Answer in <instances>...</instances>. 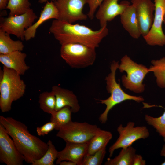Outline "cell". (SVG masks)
Masks as SVG:
<instances>
[{"label": "cell", "mask_w": 165, "mask_h": 165, "mask_svg": "<svg viewBox=\"0 0 165 165\" xmlns=\"http://www.w3.org/2000/svg\"><path fill=\"white\" fill-rule=\"evenodd\" d=\"M0 123L12 138L27 163L31 165L47 151V143L31 134L28 127L22 122L12 117L0 116Z\"/></svg>", "instance_id": "cell-1"}, {"label": "cell", "mask_w": 165, "mask_h": 165, "mask_svg": "<svg viewBox=\"0 0 165 165\" xmlns=\"http://www.w3.org/2000/svg\"><path fill=\"white\" fill-rule=\"evenodd\" d=\"M49 31L61 45L77 43L95 48L99 46L108 32L107 25L95 31L85 25L56 19L52 22Z\"/></svg>", "instance_id": "cell-2"}, {"label": "cell", "mask_w": 165, "mask_h": 165, "mask_svg": "<svg viewBox=\"0 0 165 165\" xmlns=\"http://www.w3.org/2000/svg\"><path fill=\"white\" fill-rule=\"evenodd\" d=\"M3 74L0 80V108L2 112L11 110L12 103L23 96L26 85L20 75L4 66Z\"/></svg>", "instance_id": "cell-3"}, {"label": "cell", "mask_w": 165, "mask_h": 165, "mask_svg": "<svg viewBox=\"0 0 165 165\" xmlns=\"http://www.w3.org/2000/svg\"><path fill=\"white\" fill-rule=\"evenodd\" d=\"M119 65L118 61H113L111 65V72L105 79L106 90L110 94V97L105 99L99 100L100 103L106 106L105 110L99 117V120L102 123L106 122L109 112L116 105L127 100H133L138 103L144 100L141 96H133L126 93L121 88L120 83L117 82L116 73Z\"/></svg>", "instance_id": "cell-4"}, {"label": "cell", "mask_w": 165, "mask_h": 165, "mask_svg": "<svg viewBox=\"0 0 165 165\" xmlns=\"http://www.w3.org/2000/svg\"><path fill=\"white\" fill-rule=\"evenodd\" d=\"M95 49L81 43H66L61 45L60 55L72 68H83L94 63L96 58Z\"/></svg>", "instance_id": "cell-5"}, {"label": "cell", "mask_w": 165, "mask_h": 165, "mask_svg": "<svg viewBox=\"0 0 165 165\" xmlns=\"http://www.w3.org/2000/svg\"><path fill=\"white\" fill-rule=\"evenodd\" d=\"M118 69L121 72L125 71L127 75L122 77V82L125 88L136 93H141L145 90L143 81L149 68L142 64H139L132 61L128 56H124L121 60Z\"/></svg>", "instance_id": "cell-6"}, {"label": "cell", "mask_w": 165, "mask_h": 165, "mask_svg": "<svg viewBox=\"0 0 165 165\" xmlns=\"http://www.w3.org/2000/svg\"><path fill=\"white\" fill-rule=\"evenodd\" d=\"M100 129L96 125L72 121L61 127L56 135L65 142L88 143Z\"/></svg>", "instance_id": "cell-7"}, {"label": "cell", "mask_w": 165, "mask_h": 165, "mask_svg": "<svg viewBox=\"0 0 165 165\" xmlns=\"http://www.w3.org/2000/svg\"><path fill=\"white\" fill-rule=\"evenodd\" d=\"M135 124L134 122H129L125 127L121 124L118 127L117 131L119 137L109 148V157L112 156L116 150L128 147L138 140L145 139L149 137L150 133L146 127H135Z\"/></svg>", "instance_id": "cell-8"}, {"label": "cell", "mask_w": 165, "mask_h": 165, "mask_svg": "<svg viewBox=\"0 0 165 165\" xmlns=\"http://www.w3.org/2000/svg\"><path fill=\"white\" fill-rule=\"evenodd\" d=\"M37 16L30 9L26 13L15 16H9L0 23V28L9 34L13 35L22 41L24 39L25 30L31 26Z\"/></svg>", "instance_id": "cell-9"}, {"label": "cell", "mask_w": 165, "mask_h": 165, "mask_svg": "<svg viewBox=\"0 0 165 165\" xmlns=\"http://www.w3.org/2000/svg\"><path fill=\"white\" fill-rule=\"evenodd\" d=\"M58 12V20L71 24L86 20L87 15L83 10L86 0H56L53 1Z\"/></svg>", "instance_id": "cell-10"}, {"label": "cell", "mask_w": 165, "mask_h": 165, "mask_svg": "<svg viewBox=\"0 0 165 165\" xmlns=\"http://www.w3.org/2000/svg\"><path fill=\"white\" fill-rule=\"evenodd\" d=\"M154 16L152 26L143 38L146 43L151 46L165 45V35L162 29V23L165 15V0H154Z\"/></svg>", "instance_id": "cell-11"}, {"label": "cell", "mask_w": 165, "mask_h": 165, "mask_svg": "<svg viewBox=\"0 0 165 165\" xmlns=\"http://www.w3.org/2000/svg\"><path fill=\"white\" fill-rule=\"evenodd\" d=\"M10 137L0 123V162L7 165H22L24 158Z\"/></svg>", "instance_id": "cell-12"}, {"label": "cell", "mask_w": 165, "mask_h": 165, "mask_svg": "<svg viewBox=\"0 0 165 165\" xmlns=\"http://www.w3.org/2000/svg\"><path fill=\"white\" fill-rule=\"evenodd\" d=\"M134 6L138 20L141 35L148 32L152 25L155 10L152 0H130Z\"/></svg>", "instance_id": "cell-13"}, {"label": "cell", "mask_w": 165, "mask_h": 165, "mask_svg": "<svg viewBox=\"0 0 165 165\" xmlns=\"http://www.w3.org/2000/svg\"><path fill=\"white\" fill-rule=\"evenodd\" d=\"M119 0H104L99 7L95 17L99 21L101 27L107 25L108 22L120 15L130 5L127 1L118 3Z\"/></svg>", "instance_id": "cell-14"}, {"label": "cell", "mask_w": 165, "mask_h": 165, "mask_svg": "<svg viewBox=\"0 0 165 165\" xmlns=\"http://www.w3.org/2000/svg\"><path fill=\"white\" fill-rule=\"evenodd\" d=\"M64 148L58 151L56 164L64 160H68L81 165L82 160L87 154L88 143H78L66 142Z\"/></svg>", "instance_id": "cell-15"}, {"label": "cell", "mask_w": 165, "mask_h": 165, "mask_svg": "<svg viewBox=\"0 0 165 165\" xmlns=\"http://www.w3.org/2000/svg\"><path fill=\"white\" fill-rule=\"evenodd\" d=\"M52 91L56 97V111L65 106L70 107L72 113L77 112L80 110L77 97L73 91L57 85L52 87Z\"/></svg>", "instance_id": "cell-16"}, {"label": "cell", "mask_w": 165, "mask_h": 165, "mask_svg": "<svg viewBox=\"0 0 165 165\" xmlns=\"http://www.w3.org/2000/svg\"><path fill=\"white\" fill-rule=\"evenodd\" d=\"M58 10L52 1H47L41 10L38 20L30 27L25 30L24 32V39L28 41L35 36L37 30L42 24L46 21L50 19L58 20Z\"/></svg>", "instance_id": "cell-17"}, {"label": "cell", "mask_w": 165, "mask_h": 165, "mask_svg": "<svg viewBox=\"0 0 165 165\" xmlns=\"http://www.w3.org/2000/svg\"><path fill=\"white\" fill-rule=\"evenodd\" d=\"M26 57V54L21 51L0 54V62L3 66L15 71L20 75H24L29 68L25 61Z\"/></svg>", "instance_id": "cell-18"}, {"label": "cell", "mask_w": 165, "mask_h": 165, "mask_svg": "<svg viewBox=\"0 0 165 165\" xmlns=\"http://www.w3.org/2000/svg\"><path fill=\"white\" fill-rule=\"evenodd\" d=\"M120 21L124 29L135 39L141 35L139 24L134 6L129 5L120 15Z\"/></svg>", "instance_id": "cell-19"}, {"label": "cell", "mask_w": 165, "mask_h": 165, "mask_svg": "<svg viewBox=\"0 0 165 165\" xmlns=\"http://www.w3.org/2000/svg\"><path fill=\"white\" fill-rule=\"evenodd\" d=\"M112 137L111 132L100 129L88 143L87 154H92L100 150L106 148Z\"/></svg>", "instance_id": "cell-20"}, {"label": "cell", "mask_w": 165, "mask_h": 165, "mask_svg": "<svg viewBox=\"0 0 165 165\" xmlns=\"http://www.w3.org/2000/svg\"><path fill=\"white\" fill-rule=\"evenodd\" d=\"M24 47L20 40H13L9 34L0 28V54H6L16 51H22Z\"/></svg>", "instance_id": "cell-21"}, {"label": "cell", "mask_w": 165, "mask_h": 165, "mask_svg": "<svg viewBox=\"0 0 165 165\" xmlns=\"http://www.w3.org/2000/svg\"><path fill=\"white\" fill-rule=\"evenodd\" d=\"M136 149L131 146L123 148L119 154L113 159L107 158L105 165H133Z\"/></svg>", "instance_id": "cell-22"}, {"label": "cell", "mask_w": 165, "mask_h": 165, "mask_svg": "<svg viewBox=\"0 0 165 165\" xmlns=\"http://www.w3.org/2000/svg\"><path fill=\"white\" fill-rule=\"evenodd\" d=\"M71 108L65 106L61 109L55 111L51 115L50 121L55 124V130H59L61 127L72 121Z\"/></svg>", "instance_id": "cell-23"}, {"label": "cell", "mask_w": 165, "mask_h": 165, "mask_svg": "<svg viewBox=\"0 0 165 165\" xmlns=\"http://www.w3.org/2000/svg\"><path fill=\"white\" fill-rule=\"evenodd\" d=\"M151 62L152 65L149 68V72H153L158 86L165 88V57L159 60H153Z\"/></svg>", "instance_id": "cell-24"}, {"label": "cell", "mask_w": 165, "mask_h": 165, "mask_svg": "<svg viewBox=\"0 0 165 165\" xmlns=\"http://www.w3.org/2000/svg\"><path fill=\"white\" fill-rule=\"evenodd\" d=\"M38 102L40 108L46 113L51 114L56 111V97L52 90L41 93L39 96Z\"/></svg>", "instance_id": "cell-25"}, {"label": "cell", "mask_w": 165, "mask_h": 165, "mask_svg": "<svg viewBox=\"0 0 165 165\" xmlns=\"http://www.w3.org/2000/svg\"><path fill=\"white\" fill-rule=\"evenodd\" d=\"M31 6L29 0H9L6 9L10 11L9 16H15L26 13Z\"/></svg>", "instance_id": "cell-26"}, {"label": "cell", "mask_w": 165, "mask_h": 165, "mask_svg": "<svg viewBox=\"0 0 165 165\" xmlns=\"http://www.w3.org/2000/svg\"><path fill=\"white\" fill-rule=\"evenodd\" d=\"M48 149L44 155L40 159L35 161L31 165H53L57 159L58 152L50 140L47 142Z\"/></svg>", "instance_id": "cell-27"}, {"label": "cell", "mask_w": 165, "mask_h": 165, "mask_svg": "<svg viewBox=\"0 0 165 165\" xmlns=\"http://www.w3.org/2000/svg\"><path fill=\"white\" fill-rule=\"evenodd\" d=\"M163 114L160 116L155 117L148 114L145 115V119L149 125L152 126L162 136L165 142V108Z\"/></svg>", "instance_id": "cell-28"}, {"label": "cell", "mask_w": 165, "mask_h": 165, "mask_svg": "<svg viewBox=\"0 0 165 165\" xmlns=\"http://www.w3.org/2000/svg\"><path fill=\"white\" fill-rule=\"evenodd\" d=\"M106 153V148H104L93 154H86L84 157L81 165H100L102 163Z\"/></svg>", "instance_id": "cell-29"}, {"label": "cell", "mask_w": 165, "mask_h": 165, "mask_svg": "<svg viewBox=\"0 0 165 165\" xmlns=\"http://www.w3.org/2000/svg\"><path fill=\"white\" fill-rule=\"evenodd\" d=\"M104 0H86L89 7V11L87 14L88 17L92 20L94 16L97 9Z\"/></svg>", "instance_id": "cell-30"}, {"label": "cell", "mask_w": 165, "mask_h": 165, "mask_svg": "<svg viewBox=\"0 0 165 165\" xmlns=\"http://www.w3.org/2000/svg\"><path fill=\"white\" fill-rule=\"evenodd\" d=\"M55 124L52 121L48 122L42 126L37 127L36 131L38 135L39 136H44L55 129Z\"/></svg>", "instance_id": "cell-31"}, {"label": "cell", "mask_w": 165, "mask_h": 165, "mask_svg": "<svg viewBox=\"0 0 165 165\" xmlns=\"http://www.w3.org/2000/svg\"><path fill=\"white\" fill-rule=\"evenodd\" d=\"M146 161L144 160L140 155L136 154L133 162V165H145Z\"/></svg>", "instance_id": "cell-32"}, {"label": "cell", "mask_w": 165, "mask_h": 165, "mask_svg": "<svg viewBox=\"0 0 165 165\" xmlns=\"http://www.w3.org/2000/svg\"><path fill=\"white\" fill-rule=\"evenodd\" d=\"M9 0H0V9L1 10L6 9Z\"/></svg>", "instance_id": "cell-33"}, {"label": "cell", "mask_w": 165, "mask_h": 165, "mask_svg": "<svg viewBox=\"0 0 165 165\" xmlns=\"http://www.w3.org/2000/svg\"><path fill=\"white\" fill-rule=\"evenodd\" d=\"M60 165H76V164L73 162L68 160H64L60 162Z\"/></svg>", "instance_id": "cell-34"}, {"label": "cell", "mask_w": 165, "mask_h": 165, "mask_svg": "<svg viewBox=\"0 0 165 165\" xmlns=\"http://www.w3.org/2000/svg\"><path fill=\"white\" fill-rule=\"evenodd\" d=\"M160 155L162 156H164L165 158V144L163 145L160 152ZM161 165H165V160L164 162L161 164Z\"/></svg>", "instance_id": "cell-35"}, {"label": "cell", "mask_w": 165, "mask_h": 165, "mask_svg": "<svg viewBox=\"0 0 165 165\" xmlns=\"http://www.w3.org/2000/svg\"><path fill=\"white\" fill-rule=\"evenodd\" d=\"M53 1L56 0H52ZM48 0H38V2L40 3H42L45 2H46Z\"/></svg>", "instance_id": "cell-36"}, {"label": "cell", "mask_w": 165, "mask_h": 165, "mask_svg": "<svg viewBox=\"0 0 165 165\" xmlns=\"http://www.w3.org/2000/svg\"><path fill=\"white\" fill-rule=\"evenodd\" d=\"M163 22L164 23V24H165V15L164 16V18H163Z\"/></svg>", "instance_id": "cell-37"}]
</instances>
